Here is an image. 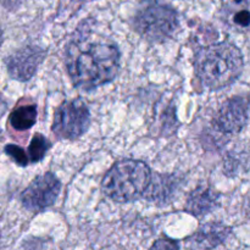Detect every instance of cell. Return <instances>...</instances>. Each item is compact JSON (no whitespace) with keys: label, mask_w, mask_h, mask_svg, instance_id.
Here are the masks:
<instances>
[{"label":"cell","mask_w":250,"mask_h":250,"mask_svg":"<svg viewBox=\"0 0 250 250\" xmlns=\"http://www.w3.org/2000/svg\"><path fill=\"white\" fill-rule=\"evenodd\" d=\"M120 50L106 39L80 37L66 49V67L73 84L90 90L110 83L120 71Z\"/></svg>","instance_id":"obj_1"},{"label":"cell","mask_w":250,"mask_h":250,"mask_svg":"<svg viewBox=\"0 0 250 250\" xmlns=\"http://www.w3.org/2000/svg\"><path fill=\"white\" fill-rule=\"evenodd\" d=\"M243 54L229 42L204 46L194 58L197 77L210 89L229 87L243 71Z\"/></svg>","instance_id":"obj_2"},{"label":"cell","mask_w":250,"mask_h":250,"mask_svg":"<svg viewBox=\"0 0 250 250\" xmlns=\"http://www.w3.org/2000/svg\"><path fill=\"white\" fill-rule=\"evenodd\" d=\"M150 167L132 159L117 161L103 178L102 188L107 198L116 203H129L143 198L151 181Z\"/></svg>","instance_id":"obj_3"},{"label":"cell","mask_w":250,"mask_h":250,"mask_svg":"<svg viewBox=\"0 0 250 250\" xmlns=\"http://www.w3.org/2000/svg\"><path fill=\"white\" fill-rule=\"evenodd\" d=\"M132 24L144 39L163 43L178 28V15L170 5L156 0H143L134 12Z\"/></svg>","instance_id":"obj_4"},{"label":"cell","mask_w":250,"mask_h":250,"mask_svg":"<svg viewBox=\"0 0 250 250\" xmlns=\"http://www.w3.org/2000/svg\"><path fill=\"white\" fill-rule=\"evenodd\" d=\"M90 124V112L81 99L63 102L56 109L53 121V133L60 139L80 138L87 132Z\"/></svg>","instance_id":"obj_5"},{"label":"cell","mask_w":250,"mask_h":250,"mask_svg":"<svg viewBox=\"0 0 250 250\" xmlns=\"http://www.w3.org/2000/svg\"><path fill=\"white\" fill-rule=\"evenodd\" d=\"M61 190V182L54 173L37 176L22 192L21 203L31 212H41L53 207Z\"/></svg>","instance_id":"obj_6"},{"label":"cell","mask_w":250,"mask_h":250,"mask_svg":"<svg viewBox=\"0 0 250 250\" xmlns=\"http://www.w3.org/2000/svg\"><path fill=\"white\" fill-rule=\"evenodd\" d=\"M46 51L38 45H28L10 54L5 59L10 77L20 82H27L36 75L39 65L43 62Z\"/></svg>","instance_id":"obj_7"},{"label":"cell","mask_w":250,"mask_h":250,"mask_svg":"<svg viewBox=\"0 0 250 250\" xmlns=\"http://www.w3.org/2000/svg\"><path fill=\"white\" fill-rule=\"evenodd\" d=\"M248 122V106L243 98L234 97L227 99L217 111L214 126L225 136L237 134Z\"/></svg>","instance_id":"obj_8"},{"label":"cell","mask_w":250,"mask_h":250,"mask_svg":"<svg viewBox=\"0 0 250 250\" xmlns=\"http://www.w3.org/2000/svg\"><path fill=\"white\" fill-rule=\"evenodd\" d=\"M231 232V227L221 222H208L186 239V246L192 250L215 249L227 241Z\"/></svg>","instance_id":"obj_9"},{"label":"cell","mask_w":250,"mask_h":250,"mask_svg":"<svg viewBox=\"0 0 250 250\" xmlns=\"http://www.w3.org/2000/svg\"><path fill=\"white\" fill-rule=\"evenodd\" d=\"M181 186H182V180L177 176L155 173L151 176L150 185L143 198L156 204H167L177 194Z\"/></svg>","instance_id":"obj_10"},{"label":"cell","mask_w":250,"mask_h":250,"mask_svg":"<svg viewBox=\"0 0 250 250\" xmlns=\"http://www.w3.org/2000/svg\"><path fill=\"white\" fill-rule=\"evenodd\" d=\"M219 192L209 186H199L190 192L186 202L185 210L197 217L205 216L219 207Z\"/></svg>","instance_id":"obj_11"},{"label":"cell","mask_w":250,"mask_h":250,"mask_svg":"<svg viewBox=\"0 0 250 250\" xmlns=\"http://www.w3.org/2000/svg\"><path fill=\"white\" fill-rule=\"evenodd\" d=\"M224 17L237 29H250V0H232L224 7Z\"/></svg>","instance_id":"obj_12"},{"label":"cell","mask_w":250,"mask_h":250,"mask_svg":"<svg viewBox=\"0 0 250 250\" xmlns=\"http://www.w3.org/2000/svg\"><path fill=\"white\" fill-rule=\"evenodd\" d=\"M38 117V110L36 105H23L19 106L11 112L9 122L16 131H27L36 125Z\"/></svg>","instance_id":"obj_13"},{"label":"cell","mask_w":250,"mask_h":250,"mask_svg":"<svg viewBox=\"0 0 250 250\" xmlns=\"http://www.w3.org/2000/svg\"><path fill=\"white\" fill-rule=\"evenodd\" d=\"M50 148L51 143L46 137H44L41 133L34 134L28 146L29 161L31 163H38V161H41L46 155V153H48Z\"/></svg>","instance_id":"obj_14"},{"label":"cell","mask_w":250,"mask_h":250,"mask_svg":"<svg viewBox=\"0 0 250 250\" xmlns=\"http://www.w3.org/2000/svg\"><path fill=\"white\" fill-rule=\"evenodd\" d=\"M4 151L6 153V155H9L19 166L28 165L29 158L28 155L24 153V150L21 146H16V144H7V146H5Z\"/></svg>","instance_id":"obj_15"},{"label":"cell","mask_w":250,"mask_h":250,"mask_svg":"<svg viewBox=\"0 0 250 250\" xmlns=\"http://www.w3.org/2000/svg\"><path fill=\"white\" fill-rule=\"evenodd\" d=\"M149 250H180V243L176 239L163 236L151 244Z\"/></svg>","instance_id":"obj_16"},{"label":"cell","mask_w":250,"mask_h":250,"mask_svg":"<svg viewBox=\"0 0 250 250\" xmlns=\"http://www.w3.org/2000/svg\"><path fill=\"white\" fill-rule=\"evenodd\" d=\"M6 109H7V104L6 102L4 100V98H2V95L0 94V119H1L2 115L6 112Z\"/></svg>","instance_id":"obj_17"},{"label":"cell","mask_w":250,"mask_h":250,"mask_svg":"<svg viewBox=\"0 0 250 250\" xmlns=\"http://www.w3.org/2000/svg\"><path fill=\"white\" fill-rule=\"evenodd\" d=\"M2 41H4V36H2V32L1 29H0V45L2 44Z\"/></svg>","instance_id":"obj_18"}]
</instances>
